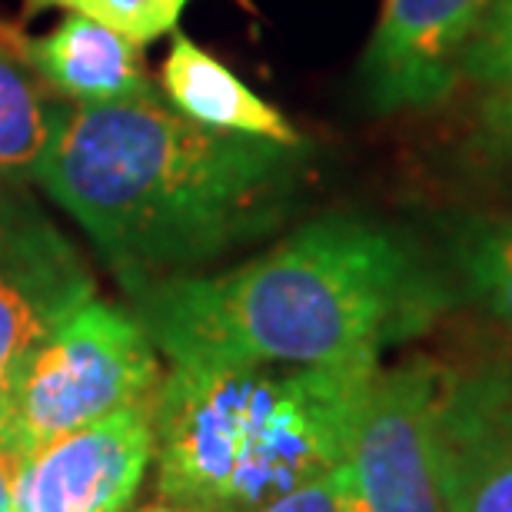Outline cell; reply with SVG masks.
I'll return each mask as SVG.
<instances>
[{
  "label": "cell",
  "instance_id": "1",
  "mask_svg": "<svg viewBox=\"0 0 512 512\" xmlns=\"http://www.w3.org/2000/svg\"><path fill=\"white\" fill-rule=\"evenodd\" d=\"M303 143L193 124L160 94L67 104L37 183L87 233L124 290L200 273L290 213Z\"/></svg>",
  "mask_w": 512,
  "mask_h": 512
},
{
  "label": "cell",
  "instance_id": "2",
  "mask_svg": "<svg viewBox=\"0 0 512 512\" xmlns=\"http://www.w3.org/2000/svg\"><path fill=\"white\" fill-rule=\"evenodd\" d=\"M170 366H326L383 360L446 310V286L403 233L320 217L223 273L130 290Z\"/></svg>",
  "mask_w": 512,
  "mask_h": 512
},
{
  "label": "cell",
  "instance_id": "3",
  "mask_svg": "<svg viewBox=\"0 0 512 512\" xmlns=\"http://www.w3.org/2000/svg\"><path fill=\"white\" fill-rule=\"evenodd\" d=\"M380 366H170L153 396L163 503L260 512L340 466Z\"/></svg>",
  "mask_w": 512,
  "mask_h": 512
},
{
  "label": "cell",
  "instance_id": "4",
  "mask_svg": "<svg viewBox=\"0 0 512 512\" xmlns=\"http://www.w3.org/2000/svg\"><path fill=\"white\" fill-rule=\"evenodd\" d=\"M160 380V353L133 310L94 296L34 353L4 436L27 456L120 409L153 403Z\"/></svg>",
  "mask_w": 512,
  "mask_h": 512
},
{
  "label": "cell",
  "instance_id": "5",
  "mask_svg": "<svg viewBox=\"0 0 512 512\" xmlns=\"http://www.w3.org/2000/svg\"><path fill=\"white\" fill-rule=\"evenodd\" d=\"M443 370L413 356L373 373L340 463L350 512H446L436 466Z\"/></svg>",
  "mask_w": 512,
  "mask_h": 512
},
{
  "label": "cell",
  "instance_id": "6",
  "mask_svg": "<svg viewBox=\"0 0 512 512\" xmlns=\"http://www.w3.org/2000/svg\"><path fill=\"white\" fill-rule=\"evenodd\" d=\"M94 296V273L64 230L24 187L0 183V436L34 353Z\"/></svg>",
  "mask_w": 512,
  "mask_h": 512
},
{
  "label": "cell",
  "instance_id": "7",
  "mask_svg": "<svg viewBox=\"0 0 512 512\" xmlns=\"http://www.w3.org/2000/svg\"><path fill=\"white\" fill-rule=\"evenodd\" d=\"M499 0H383L360 80L376 114L429 110L459 84V60Z\"/></svg>",
  "mask_w": 512,
  "mask_h": 512
},
{
  "label": "cell",
  "instance_id": "8",
  "mask_svg": "<svg viewBox=\"0 0 512 512\" xmlns=\"http://www.w3.org/2000/svg\"><path fill=\"white\" fill-rule=\"evenodd\" d=\"M153 463V403L130 406L24 456L14 512H127Z\"/></svg>",
  "mask_w": 512,
  "mask_h": 512
},
{
  "label": "cell",
  "instance_id": "9",
  "mask_svg": "<svg viewBox=\"0 0 512 512\" xmlns=\"http://www.w3.org/2000/svg\"><path fill=\"white\" fill-rule=\"evenodd\" d=\"M436 466L446 512H512V363L443 370Z\"/></svg>",
  "mask_w": 512,
  "mask_h": 512
},
{
  "label": "cell",
  "instance_id": "10",
  "mask_svg": "<svg viewBox=\"0 0 512 512\" xmlns=\"http://www.w3.org/2000/svg\"><path fill=\"white\" fill-rule=\"evenodd\" d=\"M24 50L64 104L100 107L157 94L143 67L140 44L84 14H67L50 34L24 40Z\"/></svg>",
  "mask_w": 512,
  "mask_h": 512
},
{
  "label": "cell",
  "instance_id": "11",
  "mask_svg": "<svg viewBox=\"0 0 512 512\" xmlns=\"http://www.w3.org/2000/svg\"><path fill=\"white\" fill-rule=\"evenodd\" d=\"M160 94L163 100L193 124L233 133V137H256L300 147L303 137L270 100L243 84L233 70L203 50L197 40L177 34L160 64Z\"/></svg>",
  "mask_w": 512,
  "mask_h": 512
},
{
  "label": "cell",
  "instance_id": "12",
  "mask_svg": "<svg viewBox=\"0 0 512 512\" xmlns=\"http://www.w3.org/2000/svg\"><path fill=\"white\" fill-rule=\"evenodd\" d=\"M64 110L27 60L24 37L0 27V183H37Z\"/></svg>",
  "mask_w": 512,
  "mask_h": 512
},
{
  "label": "cell",
  "instance_id": "13",
  "mask_svg": "<svg viewBox=\"0 0 512 512\" xmlns=\"http://www.w3.org/2000/svg\"><path fill=\"white\" fill-rule=\"evenodd\" d=\"M459 270L469 293L512 330V217L473 223L459 237Z\"/></svg>",
  "mask_w": 512,
  "mask_h": 512
},
{
  "label": "cell",
  "instance_id": "14",
  "mask_svg": "<svg viewBox=\"0 0 512 512\" xmlns=\"http://www.w3.org/2000/svg\"><path fill=\"white\" fill-rule=\"evenodd\" d=\"M190 0H27V10H67L120 30L133 44H153L180 24Z\"/></svg>",
  "mask_w": 512,
  "mask_h": 512
},
{
  "label": "cell",
  "instance_id": "15",
  "mask_svg": "<svg viewBox=\"0 0 512 512\" xmlns=\"http://www.w3.org/2000/svg\"><path fill=\"white\" fill-rule=\"evenodd\" d=\"M512 77V0H499L459 60V80L489 87Z\"/></svg>",
  "mask_w": 512,
  "mask_h": 512
},
{
  "label": "cell",
  "instance_id": "16",
  "mask_svg": "<svg viewBox=\"0 0 512 512\" xmlns=\"http://www.w3.org/2000/svg\"><path fill=\"white\" fill-rule=\"evenodd\" d=\"M473 114V147L489 163L512 170V77L479 87Z\"/></svg>",
  "mask_w": 512,
  "mask_h": 512
},
{
  "label": "cell",
  "instance_id": "17",
  "mask_svg": "<svg viewBox=\"0 0 512 512\" xmlns=\"http://www.w3.org/2000/svg\"><path fill=\"white\" fill-rule=\"evenodd\" d=\"M260 512H350L343 469L333 466L320 476L306 479V483L290 489V493H283L280 499H273V503L263 506Z\"/></svg>",
  "mask_w": 512,
  "mask_h": 512
},
{
  "label": "cell",
  "instance_id": "18",
  "mask_svg": "<svg viewBox=\"0 0 512 512\" xmlns=\"http://www.w3.org/2000/svg\"><path fill=\"white\" fill-rule=\"evenodd\" d=\"M20 463H24V453H20L7 436H0V512H14V489H17Z\"/></svg>",
  "mask_w": 512,
  "mask_h": 512
},
{
  "label": "cell",
  "instance_id": "19",
  "mask_svg": "<svg viewBox=\"0 0 512 512\" xmlns=\"http://www.w3.org/2000/svg\"><path fill=\"white\" fill-rule=\"evenodd\" d=\"M147 512H193V509H183V506H170V503H163V506H150Z\"/></svg>",
  "mask_w": 512,
  "mask_h": 512
}]
</instances>
